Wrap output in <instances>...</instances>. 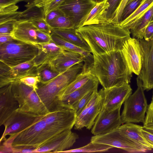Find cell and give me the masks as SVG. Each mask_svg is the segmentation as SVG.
I'll use <instances>...</instances> for the list:
<instances>
[{"mask_svg":"<svg viewBox=\"0 0 153 153\" xmlns=\"http://www.w3.org/2000/svg\"><path fill=\"white\" fill-rule=\"evenodd\" d=\"M76 31L88 43L93 54L121 50L130 37V30L111 23L85 25Z\"/></svg>","mask_w":153,"mask_h":153,"instance_id":"cell-1","label":"cell"},{"mask_svg":"<svg viewBox=\"0 0 153 153\" xmlns=\"http://www.w3.org/2000/svg\"><path fill=\"white\" fill-rule=\"evenodd\" d=\"M91 74L97 77L104 88L129 84L132 77L121 50L100 54H93Z\"/></svg>","mask_w":153,"mask_h":153,"instance_id":"cell-2","label":"cell"},{"mask_svg":"<svg viewBox=\"0 0 153 153\" xmlns=\"http://www.w3.org/2000/svg\"><path fill=\"white\" fill-rule=\"evenodd\" d=\"M84 62L74 65L46 84L38 86L36 91L49 112L59 109V94L83 71Z\"/></svg>","mask_w":153,"mask_h":153,"instance_id":"cell-3","label":"cell"},{"mask_svg":"<svg viewBox=\"0 0 153 153\" xmlns=\"http://www.w3.org/2000/svg\"><path fill=\"white\" fill-rule=\"evenodd\" d=\"M39 51L38 45L13 38L0 45V61L13 67L33 60Z\"/></svg>","mask_w":153,"mask_h":153,"instance_id":"cell-4","label":"cell"},{"mask_svg":"<svg viewBox=\"0 0 153 153\" xmlns=\"http://www.w3.org/2000/svg\"><path fill=\"white\" fill-rule=\"evenodd\" d=\"M42 115L34 123L21 131L10 135L13 153L17 150L35 149L42 145L48 137L46 123Z\"/></svg>","mask_w":153,"mask_h":153,"instance_id":"cell-5","label":"cell"},{"mask_svg":"<svg viewBox=\"0 0 153 153\" xmlns=\"http://www.w3.org/2000/svg\"><path fill=\"white\" fill-rule=\"evenodd\" d=\"M137 88L124 102L123 109L121 115L123 123H143L148 104L141 80L137 78Z\"/></svg>","mask_w":153,"mask_h":153,"instance_id":"cell-6","label":"cell"},{"mask_svg":"<svg viewBox=\"0 0 153 153\" xmlns=\"http://www.w3.org/2000/svg\"><path fill=\"white\" fill-rule=\"evenodd\" d=\"M11 84L14 97L19 104L18 110L39 115L50 112L33 88L19 81Z\"/></svg>","mask_w":153,"mask_h":153,"instance_id":"cell-7","label":"cell"},{"mask_svg":"<svg viewBox=\"0 0 153 153\" xmlns=\"http://www.w3.org/2000/svg\"><path fill=\"white\" fill-rule=\"evenodd\" d=\"M11 34L14 39L36 45L51 40L50 34L38 29L30 21H16Z\"/></svg>","mask_w":153,"mask_h":153,"instance_id":"cell-8","label":"cell"},{"mask_svg":"<svg viewBox=\"0 0 153 153\" xmlns=\"http://www.w3.org/2000/svg\"><path fill=\"white\" fill-rule=\"evenodd\" d=\"M74 110L62 108L44 115L43 118L47 127L58 133L71 130L76 117Z\"/></svg>","mask_w":153,"mask_h":153,"instance_id":"cell-9","label":"cell"},{"mask_svg":"<svg viewBox=\"0 0 153 153\" xmlns=\"http://www.w3.org/2000/svg\"><path fill=\"white\" fill-rule=\"evenodd\" d=\"M37 67L33 60L13 67L0 61V88L27 76L37 75Z\"/></svg>","mask_w":153,"mask_h":153,"instance_id":"cell-10","label":"cell"},{"mask_svg":"<svg viewBox=\"0 0 153 153\" xmlns=\"http://www.w3.org/2000/svg\"><path fill=\"white\" fill-rule=\"evenodd\" d=\"M142 50V67L137 76L141 80L144 90L153 88V36L149 41L138 39Z\"/></svg>","mask_w":153,"mask_h":153,"instance_id":"cell-11","label":"cell"},{"mask_svg":"<svg viewBox=\"0 0 153 153\" xmlns=\"http://www.w3.org/2000/svg\"><path fill=\"white\" fill-rule=\"evenodd\" d=\"M121 106L111 110L102 106L91 130L94 135L102 134L117 129L123 124L120 115Z\"/></svg>","mask_w":153,"mask_h":153,"instance_id":"cell-12","label":"cell"},{"mask_svg":"<svg viewBox=\"0 0 153 153\" xmlns=\"http://www.w3.org/2000/svg\"><path fill=\"white\" fill-rule=\"evenodd\" d=\"M96 4L93 0H65L58 8L70 19L76 29Z\"/></svg>","mask_w":153,"mask_h":153,"instance_id":"cell-13","label":"cell"},{"mask_svg":"<svg viewBox=\"0 0 153 153\" xmlns=\"http://www.w3.org/2000/svg\"><path fill=\"white\" fill-rule=\"evenodd\" d=\"M91 141L110 146L129 152H145L121 134L118 128L106 133L94 135Z\"/></svg>","mask_w":153,"mask_h":153,"instance_id":"cell-14","label":"cell"},{"mask_svg":"<svg viewBox=\"0 0 153 153\" xmlns=\"http://www.w3.org/2000/svg\"><path fill=\"white\" fill-rule=\"evenodd\" d=\"M102 106V97L97 92L90 102L76 117L74 128L79 130L85 127L90 130Z\"/></svg>","mask_w":153,"mask_h":153,"instance_id":"cell-15","label":"cell"},{"mask_svg":"<svg viewBox=\"0 0 153 153\" xmlns=\"http://www.w3.org/2000/svg\"><path fill=\"white\" fill-rule=\"evenodd\" d=\"M41 116L17 110L4 124L5 129L0 142L6 139L7 135L16 134L27 128Z\"/></svg>","mask_w":153,"mask_h":153,"instance_id":"cell-16","label":"cell"},{"mask_svg":"<svg viewBox=\"0 0 153 153\" xmlns=\"http://www.w3.org/2000/svg\"><path fill=\"white\" fill-rule=\"evenodd\" d=\"M102 97V107L111 110L121 106L132 94V89L129 84L101 89L98 92Z\"/></svg>","mask_w":153,"mask_h":153,"instance_id":"cell-17","label":"cell"},{"mask_svg":"<svg viewBox=\"0 0 153 153\" xmlns=\"http://www.w3.org/2000/svg\"><path fill=\"white\" fill-rule=\"evenodd\" d=\"M78 138L76 133L68 130L56 134L40 147L34 149V153H60L71 147Z\"/></svg>","mask_w":153,"mask_h":153,"instance_id":"cell-18","label":"cell"},{"mask_svg":"<svg viewBox=\"0 0 153 153\" xmlns=\"http://www.w3.org/2000/svg\"><path fill=\"white\" fill-rule=\"evenodd\" d=\"M121 51L130 71L139 75L142 68L143 57L139 39L130 37L125 42Z\"/></svg>","mask_w":153,"mask_h":153,"instance_id":"cell-19","label":"cell"},{"mask_svg":"<svg viewBox=\"0 0 153 153\" xmlns=\"http://www.w3.org/2000/svg\"><path fill=\"white\" fill-rule=\"evenodd\" d=\"M19 108V104L14 97L11 83L0 89V125L6 121Z\"/></svg>","mask_w":153,"mask_h":153,"instance_id":"cell-20","label":"cell"},{"mask_svg":"<svg viewBox=\"0 0 153 153\" xmlns=\"http://www.w3.org/2000/svg\"><path fill=\"white\" fill-rule=\"evenodd\" d=\"M99 83L98 79L94 75L83 86L68 94L63 95L58 99L60 108H71L89 92L97 89Z\"/></svg>","mask_w":153,"mask_h":153,"instance_id":"cell-21","label":"cell"},{"mask_svg":"<svg viewBox=\"0 0 153 153\" xmlns=\"http://www.w3.org/2000/svg\"><path fill=\"white\" fill-rule=\"evenodd\" d=\"M143 126L132 123H126L118 128L120 132L145 151L152 149L143 136L141 129Z\"/></svg>","mask_w":153,"mask_h":153,"instance_id":"cell-22","label":"cell"},{"mask_svg":"<svg viewBox=\"0 0 153 153\" xmlns=\"http://www.w3.org/2000/svg\"><path fill=\"white\" fill-rule=\"evenodd\" d=\"M83 61V57L80 53L65 50L50 62L60 74L73 66Z\"/></svg>","mask_w":153,"mask_h":153,"instance_id":"cell-23","label":"cell"},{"mask_svg":"<svg viewBox=\"0 0 153 153\" xmlns=\"http://www.w3.org/2000/svg\"><path fill=\"white\" fill-rule=\"evenodd\" d=\"M52 40L65 50L73 51L81 54L84 58V71L91 70L94 62L93 54L89 51L64 40L58 35L52 33L51 35Z\"/></svg>","mask_w":153,"mask_h":153,"instance_id":"cell-24","label":"cell"},{"mask_svg":"<svg viewBox=\"0 0 153 153\" xmlns=\"http://www.w3.org/2000/svg\"><path fill=\"white\" fill-rule=\"evenodd\" d=\"M37 45L39 48V53L33 60L37 67L50 62L65 50L52 40L48 43Z\"/></svg>","mask_w":153,"mask_h":153,"instance_id":"cell-25","label":"cell"},{"mask_svg":"<svg viewBox=\"0 0 153 153\" xmlns=\"http://www.w3.org/2000/svg\"><path fill=\"white\" fill-rule=\"evenodd\" d=\"M109 5L106 0L96 4L87 16L82 21L79 27L88 25L108 23L107 10Z\"/></svg>","mask_w":153,"mask_h":153,"instance_id":"cell-26","label":"cell"},{"mask_svg":"<svg viewBox=\"0 0 153 153\" xmlns=\"http://www.w3.org/2000/svg\"><path fill=\"white\" fill-rule=\"evenodd\" d=\"M153 5V0H143L138 7L119 25L130 30L140 20L146 12Z\"/></svg>","mask_w":153,"mask_h":153,"instance_id":"cell-27","label":"cell"},{"mask_svg":"<svg viewBox=\"0 0 153 153\" xmlns=\"http://www.w3.org/2000/svg\"><path fill=\"white\" fill-rule=\"evenodd\" d=\"M76 29H53V33L64 40L83 49L91 52L92 51L87 42L78 33Z\"/></svg>","mask_w":153,"mask_h":153,"instance_id":"cell-28","label":"cell"},{"mask_svg":"<svg viewBox=\"0 0 153 153\" xmlns=\"http://www.w3.org/2000/svg\"><path fill=\"white\" fill-rule=\"evenodd\" d=\"M26 9L21 13L18 21H30L44 19L43 7H39L35 4L34 2L27 3L25 5Z\"/></svg>","mask_w":153,"mask_h":153,"instance_id":"cell-29","label":"cell"},{"mask_svg":"<svg viewBox=\"0 0 153 153\" xmlns=\"http://www.w3.org/2000/svg\"><path fill=\"white\" fill-rule=\"evenodd\" d=\"M93 75L91 71L82 72L75 79L58 95L57 101L58 106V99L62 96L72 92L84 85L92 77Z\"/></svg>","mask_w":153,"mask_h":153,"instance_id":"cell-30","label":"cell"},{"mask_svg":"<svg viewBox=\"0 0 153 153\" xmlns=\"http://www.w3.org/2000/svg\"><path fill=\"white\" fill-rule=\"evenodd\" d=\"M153 15V5L146 12L140 20L130 30L133 38L137 39L144 38L145 29L150 22Z\"/></svg>","mask_w":153,"mask_h":153,"instance_id":"cell-31","label":"cell"},{"mask_svg":"<svg viewBox=\"0 0 153 153\" xmlns=\"http://www.w3.org/2000/svg\"><path fill=\"white\" fill-rule=\"evenodd\" d=\"M37 71L40 79L39 83L42 84L47 83L60 74L50 62L39 66Z\"/></svg>","mask_w":153,"mask_h":153,"instance_id":"cell-32","label":"cell"},{"mask_svg":"<svg viewBox=\"0 0 153 153\" xmlns=\"http://www.w3.org/2000/svg\"><path fill=\"white\" fill-rule=\"evenodd\" d=\"M114 148L113 147L91 141L88 144L76 149L62 151L60 153L94 152H105Z\"/></svg>","mask_w":153,"mask_h":153,"instance_id":"cell-33","label":"cell"},{"mask_svg":"<svg viewBox=\"0 0 153 153\" xmlns=\"http://www.w3.org/2000/svg\"><path fill=\"white\" fill-rule=\"evenodd\" d=\"M48 24L53 29H76L71 20L65 15L59 16Z\"/></svg>","mask_w":153,"mask_h":153,"instance_id":"cell-34","label":"cell"},{"mask_svg":"<svg viewBox=\"0 0 153 153\" xmlns=\"http://www.w3.org/2000/svg\"><path fill=\"white\" fill-rule=\"evenodd\" d=\"M97 91V89H96L89 92L72 106L71 108L74 110L77 116L80 113Z\"/></svg>","mask_w":153,"mask_h":153,"instance_id":"cell-35","label":"cell"},{"mask_svg":"<svg viewBox=\"0 0 153 153\" xmlns=\"http://www.w3.org/2000/svg\"><path fill=\"white\" fill-rule=\"evenodd\" d=\"M143 0H133L128 1L123 12L120 22L130 16L138 7Z\"/></svg>","mask_w":153,"mask_h":153,"instance_id":"cell-36","label":"cell"},{"mask_svg":"<svg viewBox=\"0 0 153 153\" xmlns=\"http://www.w3.org/2000/svg\"><path fill=\"white\" fill-rule=\"evenodd\" d=\"M31 21L38 29L50 35L52 33L53 28L50 26L45 19L34 20Z\"/></svg>","mask_w":153,"mask_h":153,"instance_id":"cell-37","label":"cell"},{"mask_svg":"<svg viewBox=\"0 0 153 153\" xmlns=\"http://www.w3.org/2000/svg\"><path fill=\"white\" fill-rule=\"evenodd\" d=\"M19 81L33 88L35 91L38 88V84L40 82L38 75L27 76L21 78Z\"/></svg>","mask_w":153,"mask_h":153,"instance_id":"cell-38","label":"cell"},{"mask_svg":"<svg viewBox=\"0 0 153 153\" xmlns=\"http://www.w3.org/2000/svg\"><path fill=\"white\" fill-rule=\"evenodd\" d=\"M122 0H106L109 7L107 10L106 17L108 23L111 20L115 12L119 6Z\"/></svg>","mask_w":153,"mask_h":153,"instance_id":"cell-39","label":"cell"},{"mask_svg":"<svg viewBox=\"0 0 153 153\" xmlns=\"http://www.w3.org/2000/svg\"><path fill=\"white\" fill-rule=\"evenodd\" d=\"M129 0H122L119 6L115 12L110 23L116 25H119L123 10Z\"/></svg>","mask_w":153,"mask_h":153,"instance_id":"cell-40","label":"cell"},{"mask_svg":"<svg viewBox=\"0 0 153 153\" xmlns=\"http://www.w3.org/2000/svg\"><path fill=\"white\" fill-rule=\"evenodd\" d=\"M146 115L143 123V127L153 126V97L150 104L148 105Z\"/></svg>","mask_w":153,"mask_h":153,"instance_id":"cell-41","label":"cell"},{"mask_svg":"<svg viewBox=\"0 0 153 153\" xmlns=\"http://www.w3.org/2000/svg\"><path fill=\"white\" fill-rule=\"evenodd\" d=\"M65 0H49L43 7L45 16L51 11L58 8L61 4Z\"/></svg>","mask_w":153,"mask_h":153,"instance_id":"cell-42","label":"cell"},{"mask_svg":"<svg viewBox=\"0 0 153 153\" xmlns=\"http://www.w3.org/2000/svg\"><path fill=\"white\" fill-rule=\"evenodd\" d=\"M21 12L16 11L4 15H0V25L5 22L12 21H18Z\"/></svg>","mask_w":153,"mask_h":153,"instance_id":"cell-43","label":"cell"},{"mask_svg":"<svg viewBox=\"0 0 153 153\" xmlns=\"http://www.w3.org/2000/svg\"><path fill=\"white\" fill-rule=\"evenodd\" d=\"M16 21H12L0 25V34H12Z\"/></svg>","mask_w":153,"mask_h":153,"instance_id":"cell-44","label":"cell"},{"mask_svg":"<svg viewBox=\"0 0 153 153\" xmlns=\"http://www.w3.org/2000/svg\"><path fill=\"white\" fill-rule=\"evenodd\" d=\"M63 15H65L64 13L58 8L49 12L45 16L44 19L48 23L59 16Z\"/></svg>","mask_w":153,"mask_h":153,"instance_id":"cell-45","label":"cell"},{"mask_svg":"<svg viewBox=\"0 0 153 153\" xmlns=\"http://www.w3.org/2000/svg\"><path fill=\"white\" fill-rule=\"evenodd\" d=\"M141 134L152 149H153V134L145 129L143 128L141 129Z\"/></svg>","mask_w":153,"mask_h":153,"instance_id":"cell-46","label":"cell"},{"mask_svg":"<svg viewBox=\"0 0 153 153\" xmlns=\"http://www.w3.org/2000/svg\"><path fill=\"white\" fill-rule=\"evenodd\" d=\"M153 36V21L150 22L146 27L144 33V39L149 41Z\"/></svg>","mask_w":153,"mask_h":153,"instance_id":"cell-47","label":"cell"},{"mask_svg":"<svg viewBox=\"0 0 153 153\" xmlns=\"http://www.w3.org/2000/svg\"><path fill=\"white\" fill-rule=\"evenodd\" d=\"M18 9L19 7L16 4L10 5L2 8H0V15L16 12Z\"/></svg>","mask_w":153,"mask_h":153,"instance_id":"cell-48","label":"cell"},{"mask_svg":"<svg viewBox=\"0 0 153 153\" xmlns=\"http://www.w3.org/2000/svg\"><path fill=\"white\" fill-rule=\"evenodd\" d=\"M20 0H0V8L16 4L20 2Z\"/></svg>","mask_w":153,"mask_h":153,"instance_id":"cell-49","label":"cell"},{"mask_svg":"<svg viewBox=\"0 0 153 153\" xmlns=\"http://www.w3.org/2000/svg\"><path fill=\"white\" fill-rule=\"evenodd\" d=\"M13 38L11 34H0V45L10 41Z\"/></svg>","mask_w":153,"mask_h":153,"instance_id":"cell-50","label":"cell"},{"mask_svg":"<svg viewBox=\"0 0 153 153\" xmlns=\"http://www.w3.org/2000/svg\"><path fill=\"white\" fill-rule=\"evenodd\" d=\"M49 0H34L35 5L39 7H44Z\"/></svg>","mask_w":153,"mask_h":153,"instance_id":"cell-51","label":"cell"},{"mask_svg":"<svg viewBox=\"0 0 153 153\" xmlns=\"http://www.w3.org/2000/svg\"><path fill=\"white\" fill-rule=\"evenodd\" d=\"M143 128L153 134V126L143 127Z\"/></svg>","mask_w":153,"mask_h":153,"instance_id":"cell-52","label":"cell"},{"mask_svg":"<svg viewBox=\"0 0 153 153\" xmlns=\"http://www.w3.org/2000/svg\"><path fill=\"white\" fill-rule=\"evenodd\" d=\"M23 1L27 3H31L34 2V0H20V1Z\"/></svg>","mask_w":153,"mask_h":153,"instance_id":"cell-53","label":"cell"},{"mask_svg":"<svg viewBox=\"0 0 153 153\" xmlns=\"http://www.w3.org/2000/svg\"><path fill=\"white\" fill-rule=\"evenodd\" d=\"M96 4L99 3L104 1L105 0H93Z\"/></svg>","mask_w":153,"mask_h":153,"instance_id":"cell-54","label":"cell"},{"mask_svg":"<svg viewBox=\"0 0 153 153\" xmlns=\"http://www.w3.org/2000/svg\"><path fill=\"white\" fill-rule=\"evenodd\" d=\"M153 21V15L152 16V19H151V22H152V21Z\"/></svg>","mask_w":153,"mask_h":153,"instance_id":"cell-55","label":"cell"},{"mask_svg":"<svg viewBox=\"0 0 153 153\" xmlns=\"http://www.w3.org/2000/svg\"><path fill=\"white\" fill-rule=\"evenodd\" d=\"M132 0H129L128 1H132Z\"/></svg>","mask_w":153,"mask_h":153,"instance_id":"cell-56","label":"cell"},{"mask_svg":"<svg viewBox=\"0 0 153 153\" xmlns=\"http://www.w3.org/2000/svg\"><path fill=\"white\" fill-rule=\"evenodd\" d=\"M152 97H153V93H152Z\"/></svg>","mask_w":153,"mask_h":153,"instance_id":"cell-57","label":"cell"}]
</instances>
